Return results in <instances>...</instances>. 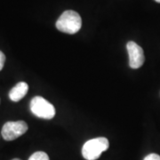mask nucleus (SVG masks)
Wrapping results in <instances>:
<instances>
[{
	"label": "nucleus",
	"instance_id": "4",
	"mask_svg": "<svg viewBox=\"0 0 160 160\" xmlns=\"http://www.w3.org/2000/svg\"><path fill=\"white\" fill-rule=\"evenodd\" d=\"M28 131V125L24 121H9L3 126L1 134L7 142L13 141Z\"/></svg>",
	"mask_w": 160,
	"mask_h": 160
},
{
	"label": "nucleus",
	"instance_id": "1",
	"mask_svg": "<svg viewBox=\"0 0 160 160\" xmlns=\"http://www.w3.org/2000/svg\"><path fill=\"white\" fill-rule=\"evenodd\" d=\"M56 28L63 33L73 35L79 31L82 26V19L77 12L67 10L56 22Z\"/></svg>",
	"mask_w": 160,
	"mask_h": 160
},
{
	"label": "nucleus",
	"instance_id": "11",
	"mask_svg": "<svg viewBox=\"0 0 160 160\" xmlns=\"http://www.w3.org/2000/svg\"><path fill=\"white\" fill-rule=\"evenodd\" d=\"M12 160H21V159H19V158H13V159H12Z\"/></svg>",
	"mask_w": 160,
	"mask_h": 160
},
{
	"label": "nucleus",
	"instance_id": "7",
	"mask_svg": "<svg viewBox=\"0 0 160 160\" xmlns=\"http://www.w3.org/2000/svg\"><path fill=\"white\" fill-rule=\"evenodd\" d=\"M29 160H50L48 155L44 151H37L30 156Z\"/></svg>",
	"mask_w": 160,
	"mask_h": 160
},
{
	"label": "nucleus",
	"instance_id": "6",
	"mask_svg": "<svg viewBox=\"0 0 160 160\" xmlns=\"http://www.w3.org/2000/svg\"><path fill=\"white\" fill-rule=\"evenodd\" d=\"M29 91V86L25 82H20L13 86L9 92V98L12 102H19L22 99Z\"/></svg>",
	"mask_w": 160,
	"mask_h": 160
},
{
	"label": "nucleus",
	"instance_id": "5",
	"mask_svg": "<svg viewBox=\"0 0 160 160\" xmlns=\"http://www.w3.org/2000/svg\"><path fill=\"white\" fill-rule=\"evenodd\" d=\"M126 49L129 54V66L134 69L141 68L145 61L142 48L135 42L129 41L126 44Z\"/></svg>",
	"mask_w": 160,
	"mask_h": 160
},
{
	"label": "nucleus",
	"instance_id": "9",
	"mask_svg": "<svg viewBox=\"0 0 160 160\" xmlns=\"http://www.w3.org/2000/svg\"><path fill=\"white\" fill-rule=\"evenodd\" d=\"M5 62H6V56L2 52L0 51V71L4 68Z\"/></svg>",
	"mask_w": 160,
	"mask_h": 160
},
{
	"label": "nucleus",
	"instance_id": "8",
	"mask_svg": "<svg viewBox=\"0 0 160 160\" xmlns=\"http://www.w3.org/2000/svg\"><path fill=\"white\" fill-rule=\"evenodd\" d=\"M143 160H160V156L158 154H155V153H151V154L146 156Z\"/></svg>",
	"mask_w": 160,
	"mask_h": 160
},
{
	"label": "nucleus",
	"instance_id": "3",
	"mask_svg": "<svg viewBox=\"0 0 160 160\" xmlns=\"http://www.w3.org/2000/svg\"><path fill=\"white\" fill-rule=\"evenodd\" d=\"M30 110L36 117L43 119H52L55 116L53 105L41 96H36L31 100Z\"/></svg>",
	"mask_w": 160,
	"mask_h": 160
},
{
	"label": "nucleus",
	"instance_id": "2",
	"mask_svg": "<svg viewBox=\"0 0 160 160\" xmlns=\"http://www.w3.org/2000/svg\"><path fill=\"white\" fill-rule=\"evenodd\" d=\"M109 140L105 137L94 138L87 141L82 148V155L86 160L98 159L102 152L109 149Z\"/></svg>",
	"mask_w": 160,
	"mask_h": 160
},
{
	"label": "nucleus",
	"instance_id": "10",
	"mask_svg": "<svg viewBox=\"0 0 160 160\" xmlns=\"http://www.w3.org/2000/svg\"><path fill=\"white\" fill-rule=\"evenodd\" d=\"M156 2H158V3H160V0H155Z\"/></svg>",
	"mask_w": 160,
	"mask_h": 160
}]
</instances>
